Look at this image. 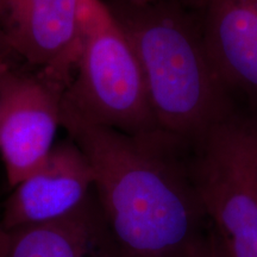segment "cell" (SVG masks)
Instances as JSON below:
<instances>
[{
	"label": "cell",
	"instance_id": "4fadbf2b",
	"mask_svg": "<svg viewBox=\"0 0 257 257\" xmlns=\"http://www.w3.org/2000/svg\"><path fill=\"white\" fill-rule=\"evenodd\" d=\"M10 249V232L5 229L2 223V216H0V257H8Z\"/></svg>",
	"mask_w": 257,
	"mask_h": 257
},
{
	"label": "cell",
	"instance_id": "277c9868",
	"mask_svg": "<svg viewBox=\"0 0 257 257\" xmlns=\"http://www.w3.org/2000/svg\"><path fill=\"white\" fill-rule=\"evenodd\" d=\"M187 169L212 229L224 240L257 234V118L233 110L187 143Z\"/></svg>",
	"mask_w": 257,
	"mask_h": 257
},
{
	"label": "cell",
	"instance_id": "30bf717a",
	"mask_svg": "<svg viewBox=\"0 0 257 257\" xmlns=\"http://www.w3.org/2000/svg\"><path fill=\"white\" fill-rule=\"evenodd\" d=\"M182 257H226L225 256L223 244L216 231L211 229L207 231L193 248Z\"/></svg>",
	"mask_w": 257,
	"mask_h": 257
},
{
	"label": "cell",
	"instance_id": "ba28073f",
	"mask_svg": "<svg viewBox=\"0 0 257 257\" xmlns=\"http://www.w3.org/2000/svg\"><path fill=\"white\" fill-rule=\"evenodd\" d=\"M207 55L230 95L257 104V11L249 0H207L201 8Z\"/></svg>",
	"mask_w": 257,
	"mask_h": 257
},
{
	"label": "cell",
	"instance_id": "3957f363",
	"mask_svg": "<svg viewBox=\"0 0 257 257\" xmlns=\"http://www.w3.org/2000/svg\"><path fill=\"white\" fill-rule=\"evenodd\" d=\"M75 79L63 100L91 123L130 135L156 130L133 44L104 0H81Z\"/></svg>",
	"mask_w": 257,
	"mask_h": 257
},
{
	"label": "cell",
	"instance_id": "8fae6325",
	"mask_svg": "<svg viewBox=\"0 0 257 257\" xmlns=\"http://www.w3.org/2000/svg\"><path fill=\"white\" fill-rule=\"evenodd\" d=\"M220 240L226 257H257V234L246 239Z\"/></svg>",
	"mask_w": 257,
	"mask_h": 257
},
{
	"label": "cell",
	"instance_id": "6da1fadb",
	"mask_svg": "<svg viewBox=\"0 0 257 257\" xmlns=\"http://www.w3.org/2000/svg\"><path fill=\"white\" fill-rule=\"evenodd\" d=\"M62 126L87 157L94 191L123 257H182L207 232L187 169V143L156 130L130 135L62 104Z\"/></svg>",
	"mask_w": 257,
	"mask_h": 257
},
{
	"label": "cell",
	"instance_id": "8992f818",
	"mask_svg": "<svg viewBox=\"0 0 257 257\" xmlns=\"http://www.w3.org/2000/svg\"><path fill=\"white\" fill-rule=\"evenodd\" d=\"M12 53L68 88L80 50L81 0H0Z\"/></svg>",
	"mask_w": 257,
	"mask_h": 257
},
{
	"label": "cell",
	"instance_id": "7c38bea8",
	"mask_svg": "<svg viewBox=\"0 0 257 257\" xmlns=\"http://www.w3.org/2000/svg\"><path fill=\"white\" fill-rule=\"evenodd\" d=\"M10 54H12V51L9 47L8 37H6L5 27H4V21H3L2 9H0V60L9 61L8 59Z\"/></svg>",
	"mask_w": 257,
	"mask_h": 257
},
{
	"label": "cell",
	"instance_id": "9c48e42d",
	"mask_svg": "<svg viewBox=\"0 0 257 257\" xmlns=\"http://www.w3.org/2000/svg\"><path fill=\"white\" fill-rule=\"evenodd\" d=\"M9 232L8 257H123L93 195L62 219Z\"/></svg>",
	"mask_w": 257,
	"mask_h": 257
},
{
	"label": "cell",
	"instance_id": "2e32d148",
	"mask_svg": "<svg viewBox=\"0 0 257 257\" xmlns=\"http://www.w3.org/2000/svg\"><path fill=\"white\" fill-rule=\"evenodd\" d=\"M207 0H188L189 4H192L193 6H197V8H202V6L205 5V3H206Z\"/></svg>",
	"mask_w": 257,
	"mask_h": 257
},
{
	"label": "cell",
	"instance_id": "e0dca14e",
	"mask_svg": "<svg viewBox=\"0 0 257 257\" xmlns=\"http://www.w3.org/2000/svg\"><path fill=\"white\" fill-rule=\"evenodd\" d=\"M250 3H251V5L253 6V8H255V10L257 11V0H249Z\"/></svg>",
	"mask_w": 257,
	"mask_h": 257
},
{
	"label": "cell",
	"instance_id": "5bb4252c",
	"mask_svg": "<svg viewBox=\"0 0 257 257\" xmlns=\"http://www.w3.org/2000/svg\"><path fill=\"white\" fill-rule=\"evenodd\" d=\"M10 68L9 61H3L0 60V100H2V87H3V80H4L5 73L8 72Z\"/></svg>",
	"mask_w": 257,
	"mask_h": 257
},
{
	"label": "cell",
	"instance_id": "9a60e30c",
	"mask_svg": "<svg viewBox=\"0 0 257 257\" xmlns=\"http://www.w3.org/2000/svg\"><path fill=\"white\" fill-rule=\"evenodd\" d=\"M127 2L134 5H146V4H150V3L155 2V0H127Z\"/></svg>",
	"mask_w": 257,
	"mask_h": 257
},
{
	"label": "cell",
	"instance_id": "5b68a950",
	"mask_svg": "<svg viewBox=\"0 0 257 257\" xmlns=\"http://www.w3.org/2000/svg\"><path fill=\"white\" fill-rule=\"evenodd\" d=\"M67 88L42 74L11 68L5 73L0 100V154L9 184L15 187L49 155L62 126Z\"/></svg>",
	"mask_w": 257,
	"mask_h": 257
},
{
	"label": "cell",
	"instance_id": "52a82bcc",
	"mask_svg": "<svg viewBox=\"0 0 257 257\" xmlns=\"http://www.w3.org/2000/svg\"><path fill=\"white\" fill-rule=\"evenodd\" d=\"M94 189L91 163L73 141L53 148L31 174L14 187L2 212L8 231L62 219L89 200Z\"/></svg>",
	"mask_w": 257,
	"mask_h": 257
},
{
	"label": "cell",
	"instance_id": "7a4b0ae2",
	"mask_svg": "<svg viewBox=\"0 0 257 257\" xmlns=\"http://www.w3.org/2000/svg\"><path fill=\"white\" fill-rule=\"evenodd\" d=\"M108 6L136 53L157 128L191 143L234 110L207 55L200 22L180 0Z\"/></svg>",
	"mask_w": 257,
	"mask_h": 257
}]
</instances>
